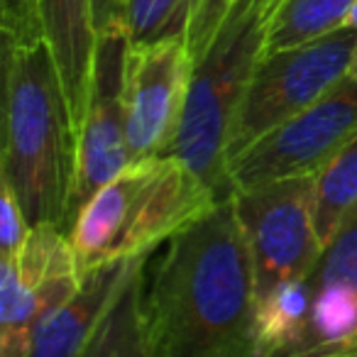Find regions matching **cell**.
<instances>
[{"label":"cell","instance_id":"obj_1","mask_svg":"<svg viewBox=\"0 0 357 357\" xmlns=\"http://www.w3.org/2000/svg\"><path fill=\"white\" fill-rule=\"evenodd\" d=\"M255 269L235 201L164 243L144 269V326L152 357H252Z\"/></svg>","mask_w":357,"mask_h":357},{"label":"cell","instance_id":"obj_2","mask_svg":"<svg viewBox=\"0 0 357 357\" xmlns=\"http://www.w3.org/2000/svg\"><path fill=\"white\" fill-rule=\"evenodd\" d=\"M69 100L50 45H3V164L30 225L64 230L76 174Z\"/></svg>","mask_w":357,"mask_h":357},{"label":"cell","instance_id":"obj_3","mask_svg":"<svg viewBox=\"0 0 357 357\" xmlns=\"http://www.w3.org/2000/svg\"><path fill=\"white\" fill-rule=\"evenodd\" d=\"M220 201L176 154L142 159L91 196L66 238L81 277L105 264L149 257Z\"/></svg>","mask_w":357,"mask_h":357},{"label":"cell","instance_id":"obj_4","mask_svg":"<svg viewBox=\"0 0 357 357\" xmlns=\"http://www.w3.org/2000/svg\"><path fill=\"white\" fill-rule=\"evenodd\" d=\"M279 3L282 0H230L194 56L174 154L189 164L218 201L235 196L228 167L230 130L259 61L267 56Z\"/></svg>","mask_w":357,"mask_h":357},{"label":"cell","instance_id":"obj_5","mask_svg":"<svg viewBox=\"0 0 357 357\" xmlns=\"http://www.w3.org/2000/svg\"><path fill=\"white\" fill-rule=\"evenodd\" d=\"M355 50L357 30L340 27L298 47L267 52L233 120L228 167L257 139L311 108L347 79Z\"/></svg>","mask_w":357,"mask_h":357},{"label":"cell","instance_id":"obj_6","mask_svg":"<svg viewBox=\"0 0 357 357\" xmlns=\"http://www.w3.org/2000/svg\"><path fill=\"white\" fill-rule=\"evenodd\" d=\"M316 176H298L235 191V211L255 269L257 294L311 279L323 243L313 213Z\"/></svg>","mask_w":357,"mask_h":357},{"label":"cell","instance_id":"obj_7","mask_svg":"<svg viewBox=\"0 0 357 357\" xmlns=\"http://www.w3.org/2000/svg\"><path fill=\"white\" fill-rule=\"evenodd\" d=\"M357 135V79L347 76L318 103L294 115L230 162L235 191L318 176Z\"/></svg>","mask_w":357,"mask_h":357},{"label":"cell","instance_id":"obj_8","mask_svg":"<svg viewBox=\"0 0 357 357\" xmlns=\"http://www.w3.org/2000/svg\"><path fill=\"white\" fill-rule=\"evenodd\" d=\"M81 269L66 233L32 225L15 257H0V357H27L37 331L81 289Z\"/></svg>","mask_w":357,"mask_h":357},{"label":"cell","instance_id":"obj_9","mask_svg":"<svg viewBox=\"0 0 357 357\" xmlns=\"http://www.w3.org/2000/svg\"><path fill=\"white\" fill-rule=\"evenodd\" d=\"M128 54L130 35L123 20L98 32L89 108L76 142V174L64 233H69L79 211L89 204L91 196L98 194L110 178L132 164L128 152V120H125Z\"/></svg>","mask_w":357,"mask_h":357},{"label":"cell","instance_id":"obj_10","mask_svg":"<svg viewBox=\"0 0 357 357\" xmlns=\"http://www.w3.org/2000/svg\"><path fill=\"white\" fill-rule=\"evenodd\" d=\"M184 37L130 45L125 71V120L130 162L174 154L191 81Z\"/></svg>","mask_w":357,"mask_h":357},{"label":"cell","instance_id":"obj_11","mask_svg":"<svg viewBox=\"0 0 357 357\" xmlns=\"http://www.w3.org/2000/svg\"><path fill=\"white\" fill-rule=\"evenodd\" d=\"M42 13H45L47 45L54 54L69 100L71 120L79 135L89 108L91 74H93L96 42H98L93 0H42Z\"/></svg>","mask_w":357,"mask_h":357},{"label":"cell","instance_id":"obj_12","mask_svg":"<svg viewBox=\"0 0 357 357\" xmlns=\"http://www.w3.org/2000/svg\"><path fill=\"white\" fill-rule=\"evenodd\" d=\"M130 264L132 259L105 264L86 274L79 291L45 318L27 357H81L96 326L113 303Z\"/></svg>","mask_w":357,"mask_h":357},{"label":"cell","instance_id":"obj_13","mask_svg":"<svg viewBox=\"0 0 357 357\" xmlns=\"http://www.w3.org/2000/svg\"><path fill=\"white\" fill-rule=\"evenodd\" d=\"M149 257L132 259L113 303L96 326L81 357H152L144 326V269Z\"/></svg>","mask_w":357,"mask_h":357},{"label":"cell","instance_id":"obj_14","mask_svg":"<svg viewBox=\"0 0 357 357\" xmlns=\"http://www.w3.org/2000/svg\"><path fill=\"white\" fill-rule=\"evenodd\" d=\"M313 287L308 279L279 284L255 296L252 357H284L301 345L311 316Z\"/></svg>","mask_w":357,"mask_h":357},{"label":"cell","instance_id":"obj_15","mask_svg":"<svg viewBox=\"0 0 357 357\" xmlns=\"http://www.w3.org/2000/svg\"><path fill=\"white\" fill-rule=\"evenodd\" d=\"M313 213L323 250L337 230L357 215V135L316 176Z\"/></svg>","mask_w":357,"mask_h":357},{"label":"cell","instance_id":"obj_16","mask_svg":"<svg viewBox=\"0 0 357 357\" xmlns=\"http://www.w3.org/2000/svg\"><path fill=\"white\" fill-rule=\"evenodd\" d=\"M355 0H282L269 30V50L279 52L345 27Z\"/></svg>","mask_w":357,"mask_h":357},{"label":"cell","instance_id":"obj_17","mask_svg":"<svg viewBox=\"0 0 357 357\" xmlns=\"http://www.w3.org/2000/svg\"><path fill=\"white\" fill-rule=\"evenodd\" d=\"M352 342H357V289L350 284H328L313 289L306 335L291 352L328 350Z\"/></svg>","mask_w":357,"mask_h":357},{"label":"cell","instance_id":"obj_18","mask_svg":"<svg viewBox=\"0 0 357 357\" xmlns=\"http://www.w3.org/2000/svg\"><path fill=\"white\" fill-rule=\"evenodd\" d=\"M194 0H123V22L130 45L184 37Z\"/></svg>","mask_w":357,"mask_h":357},{"label":"cell","instance_id":"obj_19","mask_svg":"<svg viewBox=\"0 0 357 357\" xmlns=\"http://www.w3.org/2000/svg\"><path fill=\"white\" fill-rule=\"evenodd\" d=\"M308 282L313 289L328 284H350L357 289V215L347 220L326 245Z\"/></svg>","mask_w":357,"mask_h":357},{"label":"cell","instance_id":"obj_20","mask_svg":"<svg viewBox=\"0 0 357 357\" xmlns=\"http://www.w3.org/2000/svg\"><path fill=\"white\" fill-rule=\"evenodd\" d=\"M3 45H35L47 40L42 0H0Z\"/></svg>","mask_w":357,"mask_h":357},{"label":"cell","instance_id":"obj_21","mask_svg":"<svg viewBox=\"0 0 357 357\" xmlns=\"http://www.w3.org/2000/svg\"><path fill=\"white\" fill-rule=\"evenodd\" d=\"M32 225L13 186L0 176V257H15L27 243Z\"/></svg>","mask_w":357,"mask_h":357},{"label":"cell","instance_id":"obj_22","mask_svg":"<svg viewBox=\"0 0 357 357\" xmlns=\"http://www.w3.org/2000/svg\"><path fill=\"white\" fill-rule=\"evenodd\" d=\"M93 10H96V27L105 30L113 22L123 20V0H93Z\"/></svg>","mask_w":357,"mask_h":357},{"label":"cell","instance_id":"obj_23","mask_svg":"<svg viewBox=\"0 0 357 357\" xmlns=\"http://www.w3.org/2000/svg\"><path fill=\"white\" fill-rule=\"evenodd\" d=\"M284 357H357V342L342 347H328V350H306V352H289Z\"/></svg>","mask_w":357,"mask_h":357},{"label":"cell","instance_id":"obj_24","mask_svg":"<svg viewBox=\"0 0 357 357\" xmlns=\"http://www.w3.org/2000/svg\"><path fill=\"white\" fill-rule=\"evenodd\" d=\"M345 27H352V30H357V0H355V6H352L350 15H347V22Z\"/></svg>","mask_w":357,"mask_h":357},{"label":"cell","instance_id":"obj_25","mask_svg":"<svg viewBox=\"0 0 357 357\" xmlns=\"http://www.w3.org/2000/svg\"><path fill=\"white\" fill-rule=\"evenodd\" d=\"M347 76H352V79H357V50H355V56H352V64H350V74Z\"/></svg>","mask_w":357,"mask_h":357}]
</instances>
